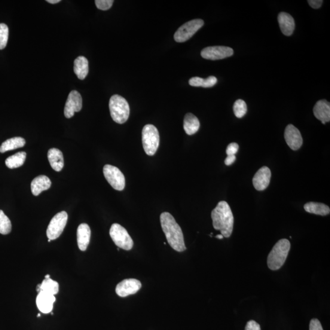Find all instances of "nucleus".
I'll return each mask as SVG.
<instances>
[{"mask_svg":"<svg viewBox=\"0 0 330 330\" xmlns=\"http://www.w3.org/2000/svg\"><path fill=\"white\" fill-rule=\"evenodd\" d=\"M160 223L170 245L177 252H184L186 246L183 232L173 215L168 212L162 213L160 215Z\"/></svg>","mask_w":330,"mask_h":330,"instance_id":"1","label":"nucleus"},{"mask_svg":"<svg viewBox=\"0 0 330 330\" xmlns=\"http://www.w3.org/2000/svg\"><path fill=\"white\" fill-rule=\"evenodd\" d=\"M211 216L214 229L221 232L223 237H230L233 231L234 216L229 204L224 201L219 202Z\"/></svg>","mask_w":330,"mask_h":330,"instance_id":"2","label":"nucleus"},{"mask_svg":"<svg viewBox=\"0 0 330 330\" xmlns=\"http://www.w3.org/2000/svg\"><path fill=\"white\" fill-rule=\"evenodd\" d=\"M290 249V241L284 238L278 241L269 253L267 265L271 270H277L285 262Z\"/></svg>","mask_w":330,"mask_h":330,"instance_id":"3","label":"nucleus"},{"mask_svg":"<svg viewBox=\"0 0 330 330\" xmlns=\"http://www.w3.org/2000/svg\"><path fill=\"white\" fill-rule=\"evenodd\" d=\"M110 114L113 120L118 124H124L130 115V107L123 97L116 94L110 98L109 102Z\"/></svg>","mask_w":330,"mask_h":330,"instance_id":"4","label":"nucleus"},{"mask_svg":"<svg viewBox=\"0 0 330 330\" xmlns=\"http://www.w3.org/2000/svg\"><path fill=\"white\" fill-rule=\"evenodd\" d=\"M142 143L146 154L154 155L160 144V135L157 128L152 124H147L142 131Z\"/></svg>","mask_w":330,"mask_h":330,"instance_id":"5","label":"nucleus"},{"mask_svg":"<svg viewBox=\"0 0 330 330\" xmlns=\"http://www.w3.org/2000/svg\"><path fill=\"white\" fill-rule=\"evenodd\" d=\"M109 235L116 246L124 250H130L133 246V241L126 229L118 223L112 225Z\"/></svg>","mask_w":330,"mask_h":330,"instance_id":"6","label":"nucleus"},{"mask_svg":"<svg viewBox=\"0 0 330 330\" xmlns=\"http://www.w3.org/2000/svg\"><path fill=\"white\" fill-rule=\"evenodd\" d=\"M201 19H195L188 21L180 26L174 34V38L177 42H184L190 39L204 25Z\"/></svg>","mask_w":330,"mask_h":330,"instance_id":"7","label":"nucleus"},{"mask_svg":"<svg viewBox=\"0 0 330 330\" xmlns=\"http://www.w3.org/2000/svg\"><path fill=\"white\" fill-rule=\"evenodd\" d=\"M68 215L65 211H63L55 215L51 219L47 229V235L48 239H57L63 233L65 228Z\"/></svg>","mask_w":330,"mask_h":330,"instance_id":"8","label":"nucleus"},{"mask_svg":"<svg viewBox=\"0 0 330 330\" xmlns=\"http://www.w3.org/2000/svg\"><path fill=\"white\" fill-rule=\"evenodd\" d=\"M103 172L107 181L113 188L118 191L123 190L125 179L120 170L112 165L106 164L103 167Z\"/></svg>","mask_w":330,"mask_h":330,"instance_id":"9","label":"nucleus"},{"mask_svg":"<svg viewBox=\"0 0 330 330\" xmlns=\"http://www.w3.org/2000/svg\"><path fill=\"white\" fill-rule=\"evenodd\" d=\"M234 54L233 49L225 46H213L203 49L201 52V57L204 59L218 60L230 57Z\"/></svg>","mask_w":330,"mask_h":330,"instance_id":"10","label":"nucleus"},{"mask_svg":"<svg viewBox=\"0 0 330 330\" xmlns=\"http://www.w3.org/2000/svg\"><path fill=\"white\" fill-rule=\"evenodd\" d=\"M82 108V97L76 91H72L69 94L64 107V116L66 118H71L75 112H79Z\"/></svg>","mask_w":330,"mask_h":330,"instance_id":"11","label":"nucleus"},{"mask_svg":"<svg viewBox=\"0 0 330 330\" xmlns=\"http://www.w3.org/2000/svg\"><path fill=\"white\" fill-rule=\"evenodd\" d=\"M142 288V283L136 279H126L119 283L116 287V292L121 297L135 294Z\"/></svg>","mask_w":330,"mask_h":330,"instance_id":"12","label":"nucleus"},{"mask_svg":"<svg viewBox=\"0 0 330 330\" xmlns=\"http://www.w3.org/2000/svg\"><path fill=\"white\" fill-rule=\"evenodd\" d=\"M284 138L289 148L293 151H296L301 148L302 145V139L300 131L294 125L289 124L286 128Z\"/></svg>","mask_w":330,"mask_h":330,"instance_id":"13","label":"nucleus"},{"mask_svg":"<svg viewBox=\"0 0 330 330\" xmlns=\"http://www.w3.org/2000/svg\"><path fill=\"white\" fill-rule=\"evenodd\" d=\"M271 171L267 167H263L259 169L254 176L253 183L257 190H264L268 187L270 182Z\"/></svg>","mask_w":330,"mask_h":330,"instance_id":"14","label":"nucleus"},{"mask_svg":"<svg viewBox=\"0 0 330 330\" xmlns=\"http://www.w3.org/2000/svg\"><path fill=\"white\" fill-rule=\"evenodd\" d=\"M56 301L54 295L43 291H40L36 297V305L39 310L44 314L51 313L53 310V304Z\"/></svg>","mask_w":330,"mask_h":330,"instance_id":"15","label":"nucleus"},{"mask_svg":"<svg viewBox=\"0 0 330 330\" xmlns=\"http://www.w3.org/2000/svg\"><path fill=\"white\" fill-rule=\"evenodd\" d=\"M313 112L317 119L325 124L330 121V104L326 100H320L315 105Z\"/></svg>","mask_w":330,"mask_h":330,"instance_id":"16","label":"nucleus"},{"mask_svg":"<svg viewBox=\"0 0 330 330\" xmlns=\"http://www.w3.org/2000/svg\"><path fill=\"white\" fill-rule=\"evenodd\" d=\"M278 20L283 35L291 36L295 29V21L291 15L286 12H280L278 15Z\"/></svg>","mask_w":330,"mask_h":330,"instance_id":"17","label":"nucleus"},{"mask_svg":"<svg viewBox=\"0 0 330 330\" xmlns=\"http://www.w3.org/2000/svg\"><path fill=\"white\" fill-rule=\"evenodd\" d=\"M77 243L79 249L82 252L87 250L90 244L91 238V229L90 226L86 223H82L77 229Z\"/></svg>","mask_w":330,"mask_h":330,"instance_id":"18","label":"nucleus"},{"mask_svg":"<svg viewBox=\"0 0 330 330\" xmlns=\"http://www.w3.org/2000/svg\"><path fill=\"white\" fill-rule=\"evenodd\" d=\"M51 182L47 176L41 175L34 179L31 183V188L33 195L38 196L43 191L50 188Z\"/></svg>","mask_w":330,"mask_h":330,"instance_id":"19","label":"nucleus"},{"mask_svg":"<svg viewBox=\"0 0 330 330\" xmlns=\"http://www.w3.org/2000/svg\"><path fill=\"white\" fill-rule=\"evenodd\" d=\"M48 159L50 166L54 171L60 172L64 167V157L62 152L56 148H52L48 152Z\"/></svg>","mask_w":330,"mask_h":330,"instance_id":"20","label":"nucleus"},{"mask_svg":"<svg viewBox=\"0 0 330 330\" xmlns=\"http://www.w3.org/2000/svg\"><path fill=\"white\" fill-rule=\"evenodd\" d=\"M200 127V122L197 116L192 113H187L183 121V128L186 134L192 135L197 133Z\"/></svg>","mask_w":330,"mask_h":330,"instance_id":"21","label":"nucleus"},{"mask_svg":"<svg viewBox=\"0 0 330 330\" xmlns=\"http://www.w3.org/2000/svg\"><path fill=\"white\" fill-rule=\"evenodd\" d=\"M73 70L77 77L79 79H84L88 74L89 65L88 61L84 57H78L74 61Z\"/></svg>","mask_w":330,"mask_h":330,"instance_id":"22","label":"nucleus"},{"mask_svg":"<svg viewBox=\"0 0 330 330\" xmlns=\"http://www.w3.org/2000/svg\"><path fill=\"white\" fill-rule=\"evenodd\" d=\"M304 209L308 213L321 216L329 215L330 212V209L328 206L322 203H314V202H310L306 204Z\"/></svg>","mask_w":330,"mask_h":330,"instance_id":"23","label":"nucleus"},{"mask_svg":"<svg viewBox=\"0 0 330 330\" xmlns=\"http://www.w3.org/2000/svg\"><path fill=\"white\" fill-rule=\"evenodd\" d=\"M25 140L21 137H14L6 140L0 146V152L5 153L12 150L22 148L25 145Z\"/></svg>","mask_w":330,"mask_h":330,"instance_id":"24","label":"nucleus"},{"mask_svg":"<svg viewBox=\"0 0 330 330\" xmlns=\"http://www.w3.org/2000/svg\"><path fill=\"white\" fill-rule=\"evenodd\" d=\"M36 290L38 292L43 291L54 295L59 291V284L57 281L52 280L50 278H45L41 284H39Z\"/></svg>","mask_w":330,"mask_h":330,"instance_id":"25","label":"nucleus"},{"mask_svg":"<svg viewBox=\"0 0 330 330\" xmlns=\"http://www.w3.org/2000/svg\"><path fill=\"white\" fill-rule=\"evenodd\" d=\"M26 157V153L25 152H17V154L10 156L6 159L5 161L6 167L9 169L19 168L24 164Z\"/></svg>","mask_w":330,"mask_h":330,"instance_id":"26","label":"nucleus"},{"mask_svg":"<svg viewBox=\"0 0 330 330\" xmlns=\"http://www.w3.org/2000/svg\"><path fill=\"white\" fill-rule=\"evenodd\" d=\"M217 79L214 76H210L206 79L196 76L189 79V84L195 87L211 88L215 85Z\"/></svg>","mask_w":330,"mask_h":330,"instance_id":"27","label":"nucleus"},{"mask_svg":"<svg viewBox=\"0 0 330 330\" xmlns=\"http://www.w3.org/2000/svg\"><path fill=\"white\" fill-rule=\"evenodd\" d=\"M12 225L10 219L6 216L3 211L0 210V234L6 235L10 233Z\"/></svg>","mask_w":330,"mask_h":330,"instance_id":"28","label":"nucleus"},{"mask_svg":"<svg viewBox=\"0 0 330 330\" xmlns=\"http://www.w3.org/2000/svg\"><path fill=\"white\" fill-rule=\"evenodd\" d=\"M234 113L238 118H243L247 112V106L245 102L241 99H238L234 104Z\"/></svg>","mask_w":330,"mask_h":330,"instance_id":"29","label":"nucleus"},{"mask_svg":"<svg viewBox=\"0 0 330 330\" xmlns=\"http://www.w3.org/2000/svg\"><path fill=\"white\" fill-rule=\"evenodd\" d=\"M9 36V29L5 23H0V50H3L7 45Z\"/></svg>","mask_w":330,"mask_h":330,"instance_id":"30","label":"nucleus"},{"mask_svg":"<svg viewBox=\"0 0 330 330\" xmlns=\"http://www.w3.org/2000/svg\"><path fill=\"white\" fill-rule=\"evenodd\" d=\"M114 3L113 0H96L95 1L97 8L100 10L106 11L112 8Z\"/></svg>","mask_w":330,"mask_h":330,"instance_id":"31","label":"nucleus"},{"mask_svg":"<svg viewBox=\"0 0 330 330\" xmlns=\"http://www.w3.org/2000/svg\"><path fill=\"white\" fill-rule=\"evenodd\" d=\"M238 148H239V146H238L237 143H230L228 146L227 149H226V154L228 155H234L238 152Z\"/></svg>","mask_w":330,"mask_h":330,"instance_id":"32","label":"nucleus"},{"mask_svg":"<svg viewBox=\"0 0 330 330\" xmlns=\"http://www.w3.org/2000/svg\"><path fill=\"white\" fill-rule=\"evenodd\" d=\"M310 330H323L320 321L317 319H313L311 320L310 324Z\"/></svg>","mask_w":330,"mask_h":330,"instance_id":"33","label":"nucleus"},{"mask_svg":"<svg viewBox=\"0 0 330 330\" xmlns=\"http://www.w3.org/2000/svg\"><path fill=\"white\" fill-rule=\"evenodd\" d=\"M244 330H261V326L255 320H250L247 323Z\"/></svg>","mask_w":330,"mask_h":330,"instance_id":"34","label":"nucleus"},{"mask_svg":"<svg viewBox=\"0 0 330 330\" xmlns=\"http://www.w3.org/2000/svg\"><path fill=\"white\" fill-rule=\"evenodd\" d=\"M308 3L313 9H319L322 6L323 1L322 0H309Z\"/></svg>","mask_w":330,"mask_h":330,"instance_id":"35","label":"nucleus"},{"mask_svg":"<svg viewBox=\"0 0 330 330\" xmlns=\"http://www.w3.org/2000/svg\"><path fill=\"white\" fill-rule=\"evenodd\" d=\"M235 155H228V157L226 158L225 160V163L227 166H230L235 161Z\"/></svg>","mask_w":330,"mask_h":330,"instance_id":"36","label":"nucleus"},{"mask_svg":"<svg viewBox=\"0 0 330 330\" xmlns=\"http://www.w3.org/2000/svg\"><path fill=\"white\" fill-rule=\"evenodd\" d=\"M47 2L51 3V4H57V3H60L61 1L60 0H47Z\"/></svg>","mask_w":330,"mask_h":330,"instance_id":"37","label":"nucleus"},{"mask_svg":"<svg viewBox=\"0 0 330 330\" xmlns=\"http://www.w3.org/2000/svg\"><path fill=\"white\" fill-rule=\"evenodd\" d=\"M215 237L218 238V239H223L224 238L222 234L217 235Z\"/></svg>","mask_w":330,"mask_h":330,"instance_id":"38","label":"nucleus"},{"mask_svg":"<svg viewBox=\"0 0 330 330\" xmlns=\"http://www.w3.org/2000/svg\"><path fill=\"white\" fill-rule=\"evenodd\" d=\"M45 278H50V274L45 275Z\"/></svg>","mask_w":330,"mask_h":330,"instance_id":"39","label":"nucleus"},{"mask_svg":"<svg viewBox=\"0 0 330 330\" xmlns=\"http://www.w3.org/2000/svg\"><path fill=\"white\" fill-rule=\"evenodd\" d=\"M40 316H41V314H39L38 315V317H40Z\"/></svg>","mask_w":330,"mask_h":330,"instance_id":"40","label":"nucleus"},{"mask_svg":"<svg viewBox=\"0 0 330 330\" xmlns=\"http://www.w3.org/2000/svg\"><path fill=\"white\" fill-rule=\"evenodd\" d=\"M48 242H50V241H51V240H50V239H48Z\"/></svg>","mask_w":330,"mask_h":330,"instance_id":"41","label":"nucleus"}]
</instances>
